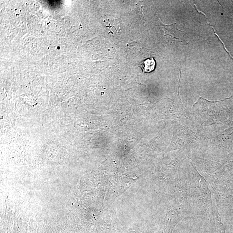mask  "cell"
I'll return each instance as SVG.
<instances>
[{
    "label": "cell",
    "instance_id": "6da1fadb",
    "mask_svg": "<svg viewBox=\"0 0 233 233\" xmlns=\"http://www.w3.org/2000/svg\"><path fill=\"white\" fill-rule=\"evenodd\" d=\"M161 25L166 40L168 41H180L185 45L187 44L184 39L186 32L179 30L176 23H173L170 25L163 24Z\"/></svg>",
    "mask_w": 233,
    "mask_h": 233
},
{
    "label": "cell",
    "instance_id": "7a4b0ae2",
    "mask_svg": "<svg viewBox=\"0 0 233 233\" xmlns=\"http://www.w3.org/2000/svg\"><path fill=\"white\" fill-rule=\"evenodd\" d=\"M139 66L143 73H150L155 70L156 63L153 57L145 60L139 63Z\"/></svg>",
    "mask_w": 233,
    "mask_h": 233
}]
</instances>
